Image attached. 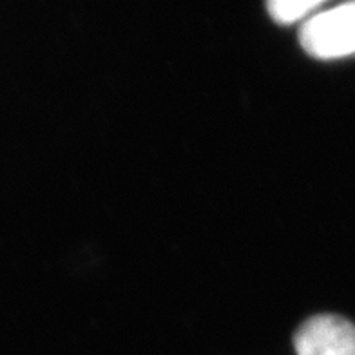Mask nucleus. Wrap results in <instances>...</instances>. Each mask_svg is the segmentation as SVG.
<instances>
[{
	"mask_svg": "<svg viewBox=\"0 0 355 355\" xmlns=\"http://www.w3.org/2000/svg\"><path fill=\"white\" fill-rule=\"evenodd\" d=\"M303 49L322 60L355 53V2L319 11L303 24L300 33Z\"/></svg>",
	"mask_w": 355,
	"mask_h": 355,
	"instance_id": "f257e3e1",
	"label": "nucleus"
},
{
	"mask_svg": "<svg viewBox=\"0 0 355 355\" xmlns=\"http://www.w3.org/2000/svg\"><path fill=\"white\" fill-rule=\"evenodd\" d=\"M297 355H355V324L341 315L310 318L295 332Z\"/></svg>",
	"mask_w": 355,
	"mask_h": 355,
	"instance_id": "f03ea898",
	"label": "nucleus"
},
{
	"mask_svg": "<svg viewBox=\"0 0 355 355\" xmlns=\"http://www.w3.org/2000/svg\"><path fill=\"white\" fill-rule=\"evenodd\" d=\"M319 6L321 0H270L266 10L276 22L292 24L312 13Z\"/></svg>",
	"mask_w": 355,
	"mask_h": 355,
	"instance_id": "7ed1b4c3",
	"label": "nucleus"
}]
</instances>
